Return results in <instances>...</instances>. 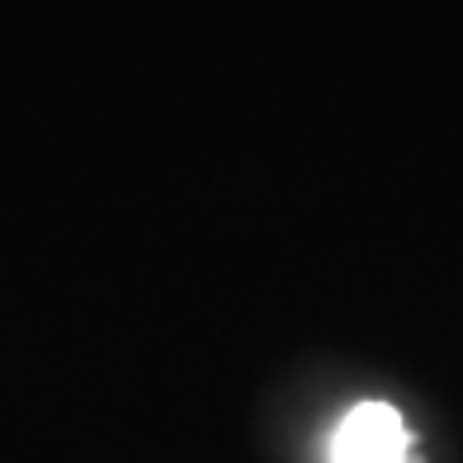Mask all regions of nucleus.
<instances>
[{
  "instance_id": "f257e3e1",
  "label": "nucleus",
  "mask_w": 463,
  "mask_h": 463,
  "mask_svg": "<svg viewBox=\"0 0 463 463\" xmlns=\"http://www.w3.org/2000/svg\"><path fill=\"white\" fill-rule=\"evenodd\" d=\"M326 463H411V430L397 407L360 402L331 430Z\"/></svg>"
}]
</instances>
